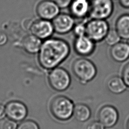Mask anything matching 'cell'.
<instances>
[{"label": "cell", "instance_id": "6da1fadb", "mask_svg": "<svg viewBox=\"0 0 129 129\" xmlns=\"http://www.w3.org/2000/svg\"><path fill=\"white\" fill-rule=\"evenodd\" d=\"M70 53V46L65 40L50 37L42 41L37 53V60L42 68L50 71L58 67Z\"/></svg>", "mask_w": 129, "mask_h": 129}, {"label": "cell", "instance_id": "7a4b0ae2", "mask_svg": "<svg viewBox=\"0 0 129 129\" xmlns=\"http://www.w3.org/2000/svg\"><path fill=\"white\" fill-rule=\"evenodd\" d=\"M71 69L75 77L82 84L92 81L97 74V69L94 62L85 57L76 59L72 64Z\"/></svg>", "mask_w": 129, "mask_h": 129}, {"label": "cell", "instance_id": "3957f363", "mask_svg": "<svg viewBox=\"0 0 129 129\" xmlns=\"http://www.w3.org/2000/svg\"><path fill=\"white\" fill-rule=\"evenodd\" d=\"M75 104L69 97L57 95L53 97L49 104V110L52 116L59 121L70 119L73 115Z\"/></svg>", "mask_w": 129, "mask_h": 129}, {"label": "cell", "instance_id": "277c9868", "mask_svg": "<svg viewBox=\"0 0 129 129\" xmlns=\"http://www.w3.org/2000/svg\"><path fill=\"white\" fill-rule=\"evenodd\" d=\"M47 80L50 87L57 92L67 90L71 84V77L69 72L61 67H56L48 75Z\"/></svg>", "mask_w": 129, "mask_h": 129}, {"label": "cell", "instance_id": "5b68a950", "mask_svg": "<svg viewBox=\"0 0 129 129\" xmlns=\"http://www.w3.org/2000/svg\"><path fill=\"white\" fill-rule=\"evenodd\" d=\"M86 35L95 43L101 42L110 29L106 20L90 19L86 23Z\"/></svg>", "mask_w": 129, "mask_h": 129}, {"label": "cell", "instance_id": "8992f818", "mask_svg": "<svg viewBox=\"0 0 129 129\" xmlns=\"http://www.w3.org/2000/svg\"><path fill=\"white\" fill-rule=\"evenodd\" d=\"M113 11L112 0H90V19L106 20L112 15Z\"/></svg>", "mask_w": 129, "mask_h": 129}, {"label": "cell", "instance_id": "52a82bcc", "mask_svg": "<svg viewBox=\"0 0 129 129\" xmlns=\"http://www.w3.org/2000/svg\"><path fill=\"white\" fill-rule=\"evenodd\" d=\"M29 30L31 34L42 41L51 37L54 32L51 21L40 18L31 24Z\"/></svg>", "mask_w": 129, "mask_h": 129}, {"label": "cell", "instance_id": "ba28073f", "mask_svg": "<svg viewBox=\"0 0 129 129\" xmlns=\"http://www.w3.org/2000/svg\"><path fill=\"white\" fill-rule=\"evenodd\" d=\"M60 9L53 0H41L37 4L35 12L40 19L52 21L60 13Z\"/></svg>", "mask_w": 129, "mask_h": 129}, {"label": "cell", "instance_id": "9c48e42d", "mask_svg": "<svg viewBox=\"0 0 129 129\" xmlns=\"http://www.w3.org/2000/svg\"><path fill=\"white\" fill-rule=\"evenodd\" d=\"M54 32L64 35L72 31L75 24V19L70 14L59 13L52 21Z\"/></svg>", "mask_w": 129, "mask_h": 129}, {"label": "cell", "instance_id": "30bf717a", "mask_svg": "<svg viewBox=\"0 0 129 129\" xmlns=\"http://www.w3.org/2000/svg\"><path fill=\"white\" fill-rule=\"evenodd\" d=\"M97 118L105 127L110 128L117 122L119 114L115 107L110 105H105L99 109Z\"/></svg>", "mask_w": 129, "mask_h": 129}, {"label": "cell", "instance_id": "8fae6325", "mask_svg": "<svg viewBox=\"0 0 129 129\" xmlns=\"http://www.w3.org/2000/svg\"><path fill=\"white\" fill-rule=\"evenodd\" d=\"M73 48L78 55L87 57L94 52L96 43L86 35L76 37L73 42Z\"/></svg>", "mask_w": 129, "mask_h": 129}, {"label": "cell", "instance_id": "7c38bea8", "mask_svg": "<svg viewBox=\"0 0 129 129\" xmlns=\"http://www.w3.org/2000/svg\"><path fill=\"white\" fill-rule=\"evenodd\" d=\"M6 114L11 120L21 121L27 116L28 109L26 105L19 101L9 102L5 107Z\"/></svg>", "mask_w": 129, "mask_h": 129}, {"label": "cell", "instance_id": "4fadbf2b", "mask_svg": "<svg viewBox=\"0 0 129 129\" xmlns=\"http://www.w3.org/2000/svg\"><path fill=\"white\" fill-rule=\"evenodd\" d=\"M90 0H73L69 8L70 14L75 19L83 20L89 16Z\"/></svg>", "mask_w": 129, "mask_h": 129}, {"label": "cell", "instance_id": "5bb4252c", "mask_svg": "<svg viewBox=\"0 0 129 129\" xmlns=\"http://www.w3.org/2000/svg\"><path fill=\"white\" fill-rule=\"evenodd\" d=\"M110 47L109 54L114 61L121 63L129 58V44L126 41H120Z\"/></svg>", "mask_w": 129, "mask_h": 129}, {"label": "cell", "instance_id": "9a60e30c", "mask_svg": "<svg viewBox=\"0 0 129 129\" xmlns=\"http://www.w3.org/2000/svg\"><path fill=\"white\" fill-rule=\"evenodd\" d=\"M42 40L32 34L25 35L21 40V45L23 50L30 54H37Z\"/></svg>", "mask_w": 129, "mask_h": 129}, {"label": "cell", "instance_id": "2e32d148", "mask_svg": "<svg viewBox=\"0 0 129 129\" xmlns=\"http://www.w3.org/2000/svg\"><path fill=\"white\" fill-rule=\"evenodd\" d=\"M114 29L121 39H129V14L120 15L115 23Z\"/></svg>", "mask_w": 129, "mask_h": 129}, {"label": "cell", "instance_id": "e0dca14e", "mask_svg": "<svg viewBox=\"0 0 129 129\" xmlns=\"http://www.w3.org/2000/svg\"><path fill=\"white\" fill-rule=\"evenodd\" d=\"M73 116L77 121L84 122L91 117V111L90 107L83 103H78L75 105Z\"/></svg>", "mask_w": 129, "mask_h": 129}, {"label": "cell", "instance_id": "ac0fdd59", "mask_svg": "<svg viewBox=\"0 0 129 129\" xmlns=\"http://www.w3.org/2000/svg\"><path fill=\"white\" fill-rule=\"evenodd\" d=\"M106 85L109 91L115 94L123 92L127 88L121 77L118 76H114L110 78L107 82Z\"/></svg>", "mask_w": 129, "mask_h": 129}, {"label": "cell", "instance_id": "d6986e66", "mask_svg": "<svg viewBox=\"0 0 129 129\" xmlns=\"http://www.w3.org/2000/svg\"><path fill=\"white\" fill-rule=\"evenodd\" d=\"M120 39V37L115 29L114 28L109 29L104 40L108 45L111 46L119 42Z\"/></svg>", "mask_w": 129, "mask_h": 129}, {"label": "cell", "instance_id": "ffe728a7", "mask_svg": "<svg viewBox=\"0 0 129 129\" xmlns=\"http://www.w3.org/2000/svg\"><path fill=\"white\" fill-rule=\"evenodd\" d=\"M86 22L87 21L81 20L80 22L75 23L72 31L76 37L86 35Z\"/></svg>", "mask_w": 129, "mask_h": 129}, {"label": "cell", "instance_id": "44dd1931", "mask_svg": "<svg viewBox=\"0 0 129 129\" xmlns=\"http://www.w3.org/2000/svg\"><path fill=\"white\" fill-rule=\"evenodd\" d=\"M17 129H40L38 123L32 120H26L21 122Z\"/></svg>", "mask_w": 129, "mask_h": 129}, {"label": "cell", "instance_id": "7402d4cb", "mask_svg": "<svg viewBox=\"0 0 129 129\" xmlns=\"http://www.w3.org/2000/svg\"><path fill=\"white\" fill-rule=\"evenodd\" d=\"M121 77L127 87H129V62L123 67Z\"/></svg>", "mask_w": 129, "mask_h": 129}, {"label": "cell", "instance_id": "603a6c76", "mask_svg": "<svg viewBox=\"0 0 129 129\" xmlns=\"http://www.w3.org/2000/svg\"><path fill=\"white\" fill-rule=\"evenodd\" d=\"M86 129H105V127L98 120L93 121L87 125Z\"/></svg>", "mask_w": 129, "mask_h": 129}, {"label": "cell", "instance_id": "cb8c5ba5", "mask_svg": "<svg viewBox=\"0 0 129 129\" xmlns=\"http://www.w3.org/2000/svg\"><path fill=\"white\" fill-rule=\"evenodd\" d=\"M60 9L69 8L73 0H53Z\"/></svg>", "mask_w": 129, "mask_h": 129}, {"label": "cell", "instance_id": "d4e9b609", "mask_svg": "<svg viewBox=\"0 0 129 129\" xmlns=\"http://www.w3.org/2000/svg\"><path fill=\"white\" fill-rule=\"evenodd\" d=\"M17 124L16 122L13 120L6 121L3 126V129H17Z\"/></svg>", "mask_w": 129, "mask_h": 129}, {"label": "cell", "instance_id": "484cf974", "mask_svg": "<svg viewBox=\"0 0 129 129\" xmlns=\"http://www.w3.org/2000/svg\"><path fill=\"white\" fill-rule=\"evenodd\" d=\"M8 40V38L6 34L3 32L0 31V46H3L6 44Z\"/></svg>", "mask_w": 129, "mask_h": 129}, {"label": "cell", "instance_id": "4316f807", "mask_svg": "<svg viewBox=\"0 0 129 129\" xmlns=\"http://www.w3.org/2000/svg\"><path fill=\"white\" fill-rule=\"evenodd\" d=\"M120 6L124 9H129V0H118Z\"/></svg>", "mask_w": 129, "mask_h": 129}, {"label": "cell", "instance_id": "83f0119b", "mask_svg": "<svg viewBox=\"0 0 129 129\" xmlns=\"http://www.w3.org/2000/svg\"><path fill=\"white\" fill-rule=\"evenodd\" d=\"M6 115L5 107L4 106L0 104V120L4 118Z\"/></svg>", "mask_w": 129, "mask_h": 129}, {"label": "cell", "instance_id": "f1b7e54d", "mask_svg": "<svg viewBox=\"0 0 129 129\" xmlns=\"http://www.w3.org/2000/svg\"><path fill=\"white\" fill-rule=\"evenodd\" d=\"M126 129H129V118L128 119L126 122Z\"/></svg>", "mask_w": 129, "mask_h": 129}, {"label": "cell", "instance_id": "f546056e", "mask_svg": "<svg viewBox=\"0 0 129 129\" xmlns=\"http://www.w3.org/2000/svg\"><path fill=\"white\" fill-rule=\"evenodd\" d=\"M126 42H127V43L129 44V39L128 40H126Z\"/></svg>", "mask_w": 129, "mask_h": 129}]
</instances>
